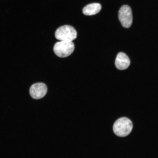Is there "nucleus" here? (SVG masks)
<instances>
[{
    "label": "nucleus",
    "mask_w": 158,
    "mask_h": 158,
    "mask_svg": "<svg viewBox=\"0 0 158 158\" xmlns=\"http://www.w3.org/2000/svg\"><path fill=\"white\" fill-rule=\"evenodd\" d=\"M101 8L100 4L92 3L85 6L82 9V12L86 15H95L99 12Z\"/></svg>",
    "instance_id": "0eeeda50"
},
{
    "label": "nucleus",
    "mask_w": 158,
    "mask_h": 158,
    "mask_svg": "<svg viewBox=\"0 0 158 158\" xmlns=\"http://www.w3.org/2000/svg\"><path fill=\"white\" fill-rule=\"evenodd\" d=\"M74 48L72 41H61L55 43L54 51L57 56L63 58L70 56L73 52Z\"/></svg>",
    "instance_id": "f03ea898"
},
{
    "label": "nucleus",
    "mask_w": 158,
    "mask_h": 158,
    "mask_svg": "<svg viewBox=\"0 0 158 158\" xmlns=\"http://www.w3.org/2000/svg\"><path fill=\"white\" fill-rule=\"evenodd\" d=\"M47 92L46 85L43 83H37L32 85L29 93L31 97L35 99H39L44 97Z\"/></svg>",
    "instance_id": "39448f33"
},
{
    "label": "nucleus",
    "mask_w": 158,
    "mask_h": 158,
    "mask_svg": "<svg viewBox=\"0 0 158 158\" xmlns=\"http://www.w3.org/2000/svg\"><path fill=\"white\" fill-rule=\"evenodd\" d=\"M133 127L131 120L127 118L122 117L118 118L114 123L113 131L118 137H125L131 133Z\"/></svg>",
    "instance_id": "f257e3e1"
},
{
    "label": "nucleus",
    "mask_w": 158,
    "mask_h": 158,
    "mask_svg": "<svg viewBox=\"0 0 158 158\" xmlns=\"http://www.w3.org/2000/svg\"><path fill=\"white\" fill-rule=\"evenodd\" d=\"M118 16L122 26L126 28H129L131 26L133 23V15L129 6H122L118 11Z\"/></svg>",
    "instance_id": "20e7f679"
},
{
    "label": "nucleus",
    "mask_w": 158,
    "mask_h": 158,
    "mask_svg": "<svg viewBox=\"0 0 158 158\" xmlns=\"http://www.w3.org/2000/svg\"><path fill=\"white\" fill-rule=\"evenodd\" d=\"M55 37L60 41H72L77 37V32L73 27L65 25L57 29L55 33Z\"/></svg>",
    "instance_id": "7ed1b4c3"
},
{
    "label": "nucleus",
    "mask_w": 158,
    "mask_h": 158,
    "mask_svg": "<svg viewBox=\"0 0 158 158\" xmlns=\"http://www.w3.org/2000/svg\"><path fill=\"white\" fill-rule=\"evenodd\" d=\"M115 64L116 68L118 70H125L130 66V61L129 58L125 54L120 52L116 57Z\"/></svg>",
    "instance_id": "423d86ee"
}]
</instances>
